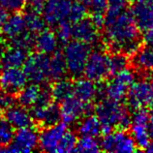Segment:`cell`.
<instances>
[{"label":"cell","mask_w":153,"mask_h":153,"mask_svg":"<svg viewBox=\"0 0 153 153\" xmlns=\"http://www.w3.org/2000/svg\"><path fill=\"white\" fill-rule=\"evenodd\" d=\"M52 100L56 102H62L63 100L74 95V83L67 79L55 80L51 87Z\"/></svg>","instance_id":"obj_26"},{"label":"cell","mask_w":153,"mask_h":153,"mask_svg":"<svg viewBox=\"0 0 153 153\" xmlns=\"http://www.w3.org/2000/svg\"><path fill=\"white\" fill-rule=\"evenodd\" d=\"M131 14L140 30L146 31L153 28V0H137Z\"/></svg>","instance_id":"obj_16"},{"label":"cell","mask_w":153,"mask_h":153,"mask_svg":"<svg viewBox=\"0 0 153 153\" xmlns=\"http://www.w3.org/2000/svg\"><path fill=\"white\" fill-rule=\"evenodd\" d=\"M67 74V68L63 54L58 51L52 53L50 57L49 64V79L51 80H58L65 78Z\"/></svg>","instance_id":"obj_25"},{"label":"cell","mask_w":153,"mask_h":153,"mask_svg":"<svg viewBox=\"0 0 153 153\" xmlns=\"http://www.w3.org/2000/svg\"><path fill=\"white\" fill-rule=\"evenodd\" d=\"M42 86L38 83L32 82L25 84V86L19 92L18 101L19 105L25 108H33L38 104L41 95Z\"/></svg>","instance_id":"obj_23"},{"label":"cell","mask_w":153,"mask_h":153,"mask_svg":"<svg viewBox=\"0 0 153 153\" xmlns=\"http://www.w3.org/2000/svg\"><path fill=\"white\" fill-rule=\"evenodd\" d=\"M56 37H57L59 43L66 44L71 40H73L72 35V22H64L56 26Z\"/></svg>","instance_id":"obj_34"},{"label":"cell","mask_w":153,"mask_h":153,"mask_svg":"<svg viewBox=\"0 0 153 153\" xmlns=\"http://www.w3.org/2000/svg\"><path fill=\"white\" fill-rule=\"evenodd\" d=\"M76 131L80 136L97 137L102 133V126L96 114H87L79 119Z\"/></svg>","instance_id":"obj_24"},{"label":"cell","mask_w":153,"mask_h":153,"mask_svg":"<svg viewBox=\"0 0 153 153\" xmlns=\"http://www.w3.org/2000/svg\"><path fill=\"white\" fill-rule=\"evenodd\" d=\"M100 146L101 149L106 152L131 153L137 150L134 139L125 129H114L108 134H105Z\"/></svg>","instance_id":"obj_7"},{"label":"cell","mask_w":153,"mask_h":153,"mask_svg":"<svg viewBox=\"0 0 153 153\" xmlns=\"http://www.w3.org/2000/svg\"><path fill=\"white\" fill-rule=\"evenodd\" d=\"M90 52V46L85 43L76 40H71L66 43L62 54L65 60L67 73L75 78L82 76Z\"/></svg>","instance_id":"obj_3"},{"label":"cell","mask_w":153,"mask_h":153,"mask_svg":"<svg viewBox=\"0 0 153 153\" xmlns=\"http://www.w3.org/2000/svg\"><path fill=\"white\" fill-rule=\"evenodd\" d=\"M59 41L56 34L50 29H43L36 34L34 47L38 51L45 54H52L57 51Z\"/></svg>","instance_id":"obj_21"},{"label":"cell","mask_w":153,"mask_h":153,"mask_svg":"<svg viewBox=\"0 0 153 153\" xmlns=\"http://www.w3.org/2000/svg\"><path fill=\"white\" fill-rule=\"evenodd\" d=\"M90 19L93 22V23L98 28H102V27H104L105 21H106V14H100V13L91 14Z\"/></svg>","instance_id":"obj_40"},{"label":"cell","mask_w":153,"mask_h":153,"mask_svg":"<svg viewBox=\"0 0 153 153\" xmlns=\"http://www.w3.org/2000/svg\"><path fill=\"white\" fill-rule=\"evenodd\" d=\"M72 35L73 40L85 43L92 46L99 41V28L90 19L83 18L79 21L72 22Z\"/></svg>","instance_id":"obj_15"},{"label":"cell","mask_w":153,"mask_h":153,"mask_svg":"<svg viewBox=\"0 0 153 153\" xmlns=\"http://www.w3.org/2000/svg\"><path fill=\"white\" fill-rule=\"evenodd\" d=\"M27 55L28 54L26 50L11 45L5 51H2L1 65L3 67L22 68Z\"/></svg>","instance_id":"obj_22"},{"label":"cell","mask_w":153,"mask_h":153,"mask_svg":"<svg viewBox=\"0 0 153 153\" xmlns=\"http://www.w3.org/2000/svg\"><path fill=\"white\" fill-rule=\"evenodd\" d=\"M136 79L135 72L125 68L114 74V78L103 86V94L108 99L121 102L126 97L129 88L136 82Z\"/></svg>","instance_id":"obj_5"},{"label":"cell","mask_w":153,"mask_h":153,"mask_svg":"<svg viewBox=\"0 0 153 153\" xmlns=\"http://www.w3.org/2000/svg\"><path fill=\"white\" fill-rule=\"evenodd\" d=\"M101 150L100 143L96 140V137L91 136H82V138L78 140L75 151L79 152H98Z\"/></svg>","instance_id":"obj_29"},{"label":"cell","mask_w":153,"mask_h":153,"mask_svg":"<svg viewBox=\"0 0 153 153\" xmlns=\"http://www.w3.org/2000/svg\"><path fill=\"white\" fill-rule=\"evenodd\" d=\"M143 42L146 43L147 47H150L153 49V28L146 31L143 36Z\"/></svg>","instance_id":"obj_41"},{"label":"cell","mask_w":153,"mask_h":153,"mask_svg":"<svg viewBox=\"0 0 153 153\" xmlns=\"http://www.w3.org/2000/svg\"><path fill=\"white\" fill-rule=\"evenodd\" d=\"M33 121L37 122L43 127L51 126L59 122L60 118V108L55 103L51 102L44 106H35L31 111Z\"/></svg>","instance_id":"obj_17"},{"label":"cell","mask_w":153,"mask_h":153,"mask_svg":"<svg viewBox=\"0 0 153 153\" xmlns=\"http://www.w3.org/2000/svg\"><path fill=\"white\" fill-rule=\"evenodd\" d=\"M23 16H25L27 30L31 32L32 34L36 35L37 33H39L40 31L45 29L46 22L42 15L25 11V13L23 14Z\"/></svg>","instance_id":"obj_28"},{"label":"cell","mask_w":153,"mask_h":153,"mask_svg":"<svg viewBox=\"0 0 153 153\" xmlns=\"http://www.w3.org/2000/svg\"><path fill=\"white\" fill-rule=\"evenodd\" d=\"M128 0H108L106 18H114L126 11Z\"/></svg>","instance_id":"obj_32"},{"label":"cell","mask_w":153,"mask_h":153,"mask_svg":"<svg viewBox=\"0 0 153 153\" xmlns=\"http://www.w3.org/2000/svg\"><path fill=\"white\" fill-rule=\"evenodd\" d=\"M136 66L140 70L153 72V49L146 47L137 52L134 55Z\"/></svg>","instance_id":"obj_27"},{"label":"cell","mask_w":153,"mask_h":153,"mask_svg":"<svg viewBox=\"0 0 153 153\" xmlns=\"http://www.w3.org/2000/svg\"><path fill=\"white\" fill-rule=\"evenodd\" d=\"M39 144V133L31 126L17 129L13 140L7 146L0 147V152H23L35 150Z\"/></svg>","instance_id":"obj_8"},{"label":"cell","mask_w":153,"mask_h":153,"mask_svg":"<svg viewBox=\"0 0 153 153\" xmlns=\"http://www.w3.org/2000/svg\"><path fill=\"white\" fill-rule=\"evenodd\" d=\"M27 76L21 68L4 67L0 71V89L10 94H17L27 83Z\"/></svg>","instance_id":"obj_13"},{"label":"cell","mask_w":153,"mask_h":153,"mask_svg":"<svg viewBox=\"0 0 153 153\" xmlns=\"http://www.w3.org/2000/svg\"><path fill=\"white\" fill-rule=\"evenodd\" d=\"M49 54L37 51L27 55L22 70L31 82L38 84H45L49 80Z\"/></svg>","instance_id":"obj_6"},{"label":"cell","mask_w":153,"mask_h":153,"mask_svg":"<svg viewBox=\"0 0 153 153\" xmlns=\"http://www.w3.org/2000/svg\"><path fill=\"white\" fill-rule=\"evenodd\" d=\"M46 0H26L25 11L31 13L42 15L44 8H45Z\"/></svg>","instance_id":"obj_38"},{"label":"cell","mask_w":153,"mask_h":153,"mask_svg":"<svg viewBox=\"0 0 153 153\" xmlns=\"http://www.w3.org/2000/svg\"><path fill=\"white\" fill-rule=\"evenodd\" d=\"M26 0H0V7L6 12H19L25 6Z\"/></svg>","instance_id":"obj_37"},{"label":"cell","mask_w":153,"mask_h":153,"mask_svg":"<svg viewBox=\"0 0 153 153\" xmlns=\"http://www.w3.org/2000/svg\"><path fill=\"white\" fill-rule=\"evenodd\" d=\"M60 103V118L66 125L79 121L82 116L89 114L91 110V104L82 101L75 95L70 96Z\"/></svg>","instance_id":"obj_12"},{"label":"cell","mask_w":153,"mask_h":153,"mask_svg":"<svg viewBox=\"0 0 153 153\" xmlns=\"http://www.w3.org/2000/svg\"><path fill=\"white\" fill-rule=\"evenodd\" d=\"M110 62L111 74L114 75L119 71L125 69L128 66V56L121 52H114V54H110Z\"/></svg>","instance_id":"obj_30"},{"label":"cell","mask_w":153,"mask_h":153,"mask_svg":"<svg viewBox=\"0 0 153 153\" xmlns=\"http://www.w3.org/2000/svg\"><path fill=\"white\" fill-rule=\"evenodd\" d=\"M82 75H84L86 79L97 83L107 79L112 75L110 54L100 50L90 52Z\"/></svg>","instance_id":"obj_4"},{"label":"cell","mask_w":153,"mask_h":153,"mask_svg":"<svg viewBox=\"0 0 153 153\" xmlns=\"http://www.w3.org/2000/svg\"><path fill=\"white\" fill-rule=\"evenodd\" d=\"M26 31L28 30L25 25V16L22 14L14 12L9 17L7 16L2 27L3 36L6 39L10 40V42H12L13 40L25 33Z\"/></svg>","instance_id":"obj_20"},{"label":"cell","mask_w":153,"mask_h":153,"mask_svg":"<svg viewBox=\"0 0 153 153\" xmlns=\"http://www.w3.org/2000/svg\"><path fill=\"white\" fill-rule=\"evenodd\" d=\"M103 94V88L97 82L86 78L79 79L74 82V95L82 101L91 104Z\"/></svg>","instance_id":"obj_18"},{"label":"cell","mask_w":153,"mask_h":153,"mask_svg":"<svg viewBox=\"0 0 153 153\" xmlns=\"http://www.w3.org/2000/svg\"><path fill=\"white\" fill-rule=\"evenodd\" d=\"M67 130V125L63 122L45 127L39 133L38 146L40 149L45 152H57Z\"/></svg>","instance_id":"obj_14"},{"label":"cell","mask_w":153,"mask_h":153,"mask_svg":"<svg viewBox=\"0 0 153 153\" xmlns=\"http://www.w3.org/2000/svg\"><path fill=\"white\" fill-rule=\"evenodd\" d=\"M15 104V98L13 94L0 91V111H5L7 108Z\"/></svg>","instance_id":"obj_39"},{"label":"cell","mask_w":153,"mask_h":153,"mask_svg":"<svg viewBox=\"0 0 153 153\" xmlns=\"http://www.w3.org/2000/svg\"><path fill=\"white\" fill-rule=\"evenodd\" d=\"M4 118L15 129H21L31 126L33 123L31 112L27 108L22 106H16L14 104L4 111Z\"/></svg>","instance_id":"obj_19"},{"label":"cell","mask_w":153,"mask_h":153,"mask_svg":"<svg viewBox=\"0 0 153 153\" xmlns=\"http://www.w3.org/2000/svg\"><path fill=\"white\" fill-rule=\"evenodd\" d=\"M7 18V13L6 11L3 9V8L0 7V39L3 36V32H2V27H3V23L5 22V19Z\"/></svg>","instance_id":"obj_42"},{"label":"cell","mask_w":153,"mask_h":153,"mask_svg":"<svg viewBox=\"0 0 153 153\" xmlns=\"http://www.w3.org/2000/svg\"><path fill=\"white\" fill-rule=\"evenodd\" d=\"M149 112L146 108L134 110V114L131 115V136L134 139L137 147L144 149L150 143L149 133Z\"/></svg>","instance_id":"obj_10"},{"label":"cell","mask_w":153,"mask_h":153,"mask_svg":"<svg viewBox=\"0 0 153 153\" xmlns=\"http://www.w3.org/2000/svg\"><path fill=\"white\" fill-rule=\"evenodd\" d=\"M148 127H149L150 136L153 138V107L149 111V124H148Z\"/></svg>","instance_id":"obj_43"},{"label":"cell","mask_w":153,"mask_h":153,"mask_svg":"<svg viewBox=\"0 0 153 153\" xmlns=\"http://www.w3.org/2000/svg\"><path fill=\"white\" fill-rule=\"evenodd\" d=\"M128 106L133 110L146 108L153 105V89L150 79H143L132 84L127 92Z\"/></svg>","instance_id":"obj_9"},{"label":"cell","mask_w":153,"mask_h":153,"mask_svg":"<svg viewBox=\"0 0 153 153\" xmlns=\"http://www.w3.org/2000/svg\"><path fill=\"white\" fill-rule=\"evenodd\" d=\"M146 150L147 152H151V153H153V140H150V143H148V146H147V147L146 148Z\"/></svg>","instance_id":"obj_44"},{"label":"cell","mask_w":153,"mask_h":153,"mask_svg":"<svg viewBox=\"0 0 153 153\" xmlns=\"http://www.w3.org/2000/svg\"><path fill=\"white\" fill-rule=\"evenodd\" d=\"M86 12H87L86 8L82 1H74L71 10L70 22H75L76 21H79V19L85 18Z\"/></svg>","instance_id":"obj_36"},{"label":"cell","mask_w":153,"mask_h":153,"mask_svg":"<svg viewBox=\"0 0 153 153\" xmlns=\"http://www.w3.org/2000/svg\"><path fill=\"white\" fill-rule=\"evenodd\" d=\"M95 114L102 126V133L108 134L114 129H125L131 124V115L128 108L111 99L101 100L95 108Z\"/></svg>","instance_id":"obj_2"},{"label":"cell","mask_w":153,"mask_h":153,"mask_svg":"<svg viewBox=\"0 0 153 153\" xmlns=\"http://www.w3.org/2000/svg\"><path fill=\"white\" fill-rule=\"evenodd\" d=\"M76 142H78V138L74 132L70 130H67L66 133L64 134L61 143L58 147V153H63V152H71L75 151V148L76 146Z\"/></svg>","instance_id":"obj_31"},{"label":"cell","mask_w":153,"mask_h":153,"mask_svg":"<svg viewBox=\"0 0 153 153\" xmlns=\"http://www.w3.org/2000/svg\"><path fill=\"white\" fill-rule=\"evenodd\" d=\"M104 40L114 52L134 56L140 50V30L131 12L124 11L114 18H106Z\"/></svg>","instance_id":"obj_1"},{"label":"cell","mask_w":153,"mask_h":153,"mask_svg":"<svg viewBox=\"0 0 153 153\" xmlns=\"http://www.w3.org/2000/svg\"><path fill=\"white\" fill-rule=\"evenodd\" d=\"M90 14H106L108 0H82Z\"/></svg>","instance_id":"obj_35"},{"label":"cell","mask_w":153,"mask_h":153,"mask_svg":"<svg viewBox=\"0 0 153 153\" xmlns=\"http://www.w3.org/2000/svg\"><path fill=\"white\" fill-rule=\"evenodd\" d=\"M1 54H2V51H0V66H1Z\"/></svg>","instance_id":"obj_45"},{"label":"cell","mask_w":153,"mask_h":153,"mask_svg":"<svg viewBox=\"0 0 153 153\" xmlns=\"http://www.w3.org/2000/svg\"><path fill=\"white\" fill-rule=\"evenodd\" d=\"M74 0H46L43 18L46 25L56 27L64 22H70Z\"/></svg>","instance_id":"obj_11"},{"label":"cell","mask_w":153,"mask_h":153,"mask_svg":"<svg viewBox=\"0 0 153 153\" xmlns=\"http://www.w3.org/2000/svg\"><path fill=\"white\" fill-rule=\"evenodd\" d=\"M14 128L8 123L5 118H0V147L7 146L14 136Z\"/></svg>","instance_id":"obj_33"}]
</instances>
